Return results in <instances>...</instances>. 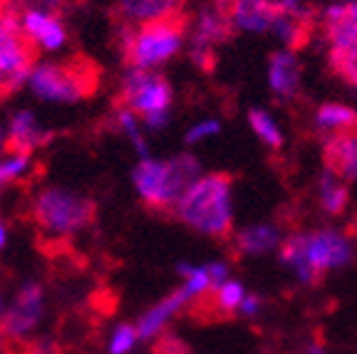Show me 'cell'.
Listing matches in <instances>:
<instances>
[{
    "instance_id": "obj_1",
    "label": "cell",
    "mask_w": 357,
    "mask_h": 354,
    "mask_svg": "<svg viewBox=\"0 0 357 354\" xmlns=\"http://www.w3.org/2000/svg\"><path fill=\"white\" fill-rule=\"evenodd\" d=\"M172 213L186 228L226 240L234 233V176L231 174H201L178 196Z\"/></svg>"
},
{
    "instance_id": "obj_2",
    "label": "cell",
    "mask_w": 357,
    "mask_h": 354,
    "mask_svg": "<svg viewBox=\"0 0 357 354\" xmlns=\"http://www.w3.org/2000/svg\"><path fill=\"white\" fill-rule=\"evenodd\" d=\"M189 15L184 10L162 20L127 28L122 35V57L129 67H139V70H156L167 65L184 47L189 38Z\"/></svg>"
},
{
    "instance_id": "obj_3",
    "label": "cell",
    "mask_w": 357,
    "mask_h": 354,
    "mask_svg": "<svg viewBox=\"0 0 357 354\" xmlns=\"http://www.w3.org/2000/svg\"><path fill=\"white\" fill-rule=\"evenodd\" d=\"M204 174L194 154H176L169 161L142 159L132 171V183L139 199L151 210H172L178 196Z\"/></svg>"
},
{
    "instance_id": "obj_4",
    "label": "cell",
    "mask_w": 357,
    "mask_h": 354,
    "mask_svg": "<svg viewBox=\"0 0 357 354\" xmlns=\"http://www.w3.org/2000/svg\"><path fill=\"white\" fill-rule=\"evenodd\" d=\"M28 84L35 97H40L43 102L73 105L97 92L100 70L87 57H75L67 62H43L33 67Z\"/></svg>"
},
{
    "instance_id": "obj_5",
    "label": "cell",
    "mask_w": 357,
    "mask_h": 354,
    "mask_svg": "<svg viewBox=\"0 0 357 354\" xmlns=\"http://www.w3.org/2000/svg\"><path fill=\"white\" fill-rule=\"evenodd\" d=\"M97 213L95 201L73 188L47 186L33 203V218L50 236H75L92 223Z\"/></svg>"
},
{
    "instance_id": "obj_6",
    "label": "cell",
    "mask_w": 357,
    "mask_h": 354,
    "mask_svg": "<svg viewBox=\"0 0 357 354\" xmlns=\"http://www.w3.org/2000/svg\"><path fill=\"white\" fill-rule=\"evenodd\" d=\"M117 100L137 116H146L154 111H172L174 89L169 79L156 70L127 67Z\"/></svg>"
},
{
    "instance_id": "obj_7",
    "label": "cell",
    "mask_w": 357,
    "mask_h": 354,
    "mask_svg": "<svg viewBox=\"0 0 357 354\" xmlns=\"http://www.w3.org/2000/svg\"><path fill=\"white\" fill-rule=\"evenodd\" d=\"M303 250H305L307 263L318 272V277H323L330 270H340V268L350 266L355 258L352 240L335 228L303 231Z\"/></svg>"
},
{
    "instance_id": "obj_8",
    "label": "cell",
    "mask_w": 357,
    "mask_h": 354,
    "mask_svg": "<svg viewBox=\"0 0 357 354\" xmlns=\"http://www.w3.org/2000/svg\"><path fill=\"white\" fill-rule=\"evenodd\" d=\"M45 310V290L40 282H25L17 290L15 300L6 310V317H0L3 337L25 339L35 327L40 325V317Z\"/></svg>"
},
{
    "instance_id": "obj_9",
    "label": "cell",
    "mask_w": 357,
    "mask_h": 354,
    "mask_svg": "<svg viewBox=\"0 0 357 354\" xmlns=\"http://www.w3.org/2000/svg\"><path fill=\"white\" fill-rule=\"evenodd\" d=\"M38 50L25 35L0 47V100L20 92L35 67Z\"/></svg>"
},
{
    "instance_id": "obj_10",
    "label": "cell",
    "mask_w": 357,
    "mask_h": 354,
    "mask_svg": "<svg viewBox=\"0 0 357 354\" xmlns=\"http://www.w3.org/2000/svg\"><path fill=\"white\" fill-rule=\"evenodd\" d=\"M189 50H204V52H216V45L229 43L234 38V28H231L229 15L223 10L218 0L204 6L194 17V25H189Z\"/></svg>"
},
{
    "instance_id": "obj_11",
    "label": "cell",
    "mask_w": 357,
    "mask_h": 354,
    "mask_svg": "<svg viewBox=\"0 0 357 354\" xmlns=\"http://www.w3.org/2000/svg\"><path fill=\"white\" fill-rule=\"evenodd\" d=\"M234 33H271L280 8L275 0H223Z\"/></svg>"
},
{
    "instance_id": "obj_12",
    "label": "cell",
    "mask_w": 357,
    "mask_h": 354,
    "mask_svg": "<svg viewBox=\"0 0 357 354\" xmlns=\"http://www.w3.org/2000/svg\"><path fill=\"white\" fill-rule=\"evenodd\" d=\"M303 67L298 60V52L275 50L268 57V87L278 102H293L301 94Z\"/></svg>"
},
{
    "instance_id": "obj_13",
    "label": "cell",
    "mask_w": 357,
    "mask_h": 354,
    "mask_svg": "<svg viewBox=\"0 0 357 354\" xmlns=\"http://www.w3.org/2000/svg\"><path fill=\"white\" fill-rule=\"evenodd\" d=\"M20 28H22V35H25L35 47H43V50H47V52L60 50L67 43V30H65V25H62L60 15L45 13V10H40V8H28V10L20 13Z\"/></svg>"
},
{
    "instance_id": "obj_14",
    "label": "cell",
    "mask_w": 357,
    "mask_h": 354,
    "mask_svg": "<svg viewBox=\"0 0 357 354\" xmlns=\"http://www.w3.org/2000/svg\"><path fill=\"white\" fill-rule=\"evenodd\" d=\"M323 28L330 50L357 45V0H333L323 10Z\"/></svg>"
},
{
    "instance_id": "obj_15",
    "label": "cell",
    "mask_w": 357,
    "mask_h": 354,
    "mask_svg": "<svg viewBox=\"0 0 357 354\" xmlns=\"http://www.w3.org/2000/svg\"><path fill=\"white\" fill-rule=\"evenodd\" d=\"M52 137H55V132L38 127V119H35L33 111L20 109L13 114L10 124H8L3 151H8V154H33L35 149L52 141Z\"/></svg>"
},
{
    "instance_id": "obj_16",
    "label": "cell",
    "mask_w": 357,
    "mask_h": 354,
    "mask_svg": "<svg viewBox=\"0 0 357 354\" xmlns=\"http://www.w3.org/2000/svg\"><path fill=\"white\" fill-rule=\"evenodd\" d=\"M186 305H191V298L184 290V285H181V288H176L174 293H169L164 300H159L156 305H151L149 310L142 312L139 320H137V325H134L137 337L139 339L159 337V334L169 327V322H172L178 312L184 310Z\"/></svg>"
},
{
    "instance_id": "obj_17",
    "label": "cell",
    "mask_w": 357,
    "mask_h": 354,
    "mask_svg": "<svg viewBox=\"0 0 357 354\" xmlns=\"http://www.w3.org/2000/svg\"><path fill=\"white\" fill-rule=\"evenodd\" d=\"M234 238V253L238 258H256V255L273 253L280 248L285 233L278 223H251V226L241 228V231L231 233Z\"/></svg>"
},
{
    "instance_id": "obj_18",
    "label": "cell",
    "mask_w": 357,
    "mask_h": 354,
    "mask_svg": "<svg viewBox=\"0 0 357 354\" xmlns=\"http://www.w3.org/2000/svg\"><path fill=\"white\" fill-rule=\"evenodd\" d=\"M325 169L342 178L345 183L357 181V132H342L323 139Z\"/></svg>"
},
{
    "instance_id": "obj_19",
    "label": "cell",
    "mask_w": 357,
    "mask_h": 354,
    "mask_svg": "<svg viewBox=\"0 0 357 354\" xmlns=\"http://www.w3.org/2000/svg\"><path fill=\"white\" fill-rule=\"evenodd\" d=\"M184 6L186 0H114V13L127 25H144L184 13Z\"/></svg>"
},
{
    "instance_id": "obj_20",
    "label": "cell",
    "mask_w": 357,
    "mask_h": 354,
    "mask_svg": "<svg viewBox=\"0 0 357 354\" xmlns=\"http://www.w3.org/2000/svg\"><path fill=\"white\" fill-rule=\"evenodd\" d=\"M278 261H280V266H285L296 275V280L301 282L303 288H312V285L320 282L318 272L310 268V263H307V258H305V250H303V231L288 233V236H285L278 248Z\"/></svg>"
},
{
    "instance_id": "obj_21",
    "label": "cell",
    "mask_w": 357,
    "mask_h": 354,
    "mask_svg": "<svg viewBox=\"0 0 357 354\" xmlns=\"http://www.w3.org/2000/svg\"><path fill=\"white\" fill-rule=\"evenodd\" d=\"M312 127L323 134V139L342 132H357V109L340 102H325L312 114Z\"/></svg>"
},
{
    "instance_id": "obj_22",
    "label": "cell",
    "mask_w": 357,
    "mask_h": 354,
    "mask_svg": "<svg viewBox=\"0 0 357 354\" xmlns=\"http://www.w3.org/2000/svg\"><path fill=\"white\" fill-rule=\"evenodd\" d=\"M318 206L325 216H342L350 206V188L337 174L323 169L318 176Z\"/></svg>"
},
{
    "instance_id": "obj_23",
    "label": "cell",
    "mask_w": 357,
    "mask_h": 354,
    "mask_svg": "<svg viewBox=\"0 0 357 354\" xmlns=\"http://www.w3.org/2000/svg\"><path fill=\"white\" fill-rule=\"evenodd\" d=\"M310 28H312L310 20H301V17L278 13V17H275L273 25H271V33L283 43L285 50L298 52L303 45H307V40H310Z\"/></svg>"
},
{
    "instance_id": "obj_24",
    "label": "cell",
    "mask_w": 357,
    "mask_h": 354,
    "mask_svg": "<svg viewBox=\"0 0 357 354\" xmlns=\"http://www.w3.org/2000/svg\"><path fill=\"white\" fill-rule=\"evenodd\" d=\"M248 124H251L253 134L261 139V144L268 146L271 151H280L285 146V137L280 132L275 116L268 109H261V107H253L248 109Z\"/></svg>"
},
{
    "instance_id": "obj_25",
    "label": "cell",
    "mask_w": 357,
    "mask_h": 354,
    "mask_svg": "<svg viewBox=\"0 0 357 354\" xmlns=\"http://www.w3.org/2000/svg\"><path fill=\"white\" fill-rule=\"evenodd\" d=\"M114 122H117L119 132L124 134V137L132 141V146L137 149V154H139V159H151L149 154V144H146V139L142 137V129H139V116L134 114V111H129L127 107H119L117 111H114Z\"/></svg>"
},
{
    "instance_id": "obj_26",
    "label": "cell",
    "mask_w": 357,
    "mask_h": 354,
    "mask_svg": "<svg viewBox=\"0 0 357 354\" xmlns=\"http://www.w3.org/2000/svg\"><path fill=\"white\" fill-rule=\"evenodd\" d=\"M30 167V154H8L6 159H0V191L8 183L17 181Z\"/></svg>"
},
{
    "instance_id": "obj_27",
    "label": "cell",
    "mask_w": 357,
    "mask_h": 354,
    "mask_svg": "<svg viewBox=\"0 0 357 354\" xmlns=\"http://www.w3.org/2000/svg\"><path fill=\"white\" fill-rule=\"evenodd\" d=\"M137 342H139V337H137L134 325H117L114 327V332H112V337H109V344H107V352L109 354H129Z\"/></svg>"
},
{
    "instance_id": "obj_28",
    "label": "cell",
    "mask_w": 357,
    "mask_h": 354,
    "mask_svg": "<svg viewBox=\"0 0 357 354\" xmlns=\"http://www.w3.org/2000/svg\"><path fill=\"white\" fill-rule=\"evenodd\" d=\"M22 28H20V13L10 10V8L0 6V47L10 40L20 38Z\"/></svg>"
},
{
    "instance_id": "obj_29",
    "label": "cell",
    "mask_w": 357,
    "mask_h": 354,
    "mask_svg": "<svg viewBox=\"0 0 357 354\" xmlns=\"http://www.w3.org/2000/svg\"><path fill=\"white\" fill-rule=\"evenodd\" d=\"M221 134V122L218 119H204V122L194 124V127L186 132L184 141L186 144H199V141H206L211 137H218Z\"/></svg>"
},
{
    "instance_id": "obj_30",
    "label": "cell",
    "mask_w": 357,
    "mask_h": 354,
    "mask_svg": "<svg viewBox=\"0 0 357 354\" xmlns=\"http://www.w3.org/2000/svg\"><path fill=\"white\" fill-rule=\"evenodd\" d=\"M154 354H191L189 344L184 339H178L176 334L172 332H164L159 337H154Z\"/></svg>"
},
{
    "instance_id": "obj_31",
    "label": "cell",
    "mask_w": 357,
    "mask_h": 354,
    "mask_svg": "<svg viewBox=\"0 0 357 354\" xmlns=\"http://www.w3.org/2000/svg\"><path fill=\"white\" fill-rule=\"evenodd\" d=\"M206 270H208V280H211V290L221 288L223 282H226L231 277V266L226 261L206 263Z\"/></svg>"
},
{
    "instance_id": "obj_32",
    "label": "cell",
    "mask_w": 357,
    "mask_h": 354,
    "mask_svg": "<svg viewBox=\"0 0 357 354\" xmlns=\"http://www.w3.org/2000/svg\"><path fill=\"white\" fill-rule=\"evenodd\" d=\"M261 312H263V298H261V295H258V293H245L243 300H241L238 315L253 320V317H258Z\"/></svg>"
},
{
    "instance_id": "obj_33",
    "label": "cell",
    "mask_w": 357,
    "mask_h": 354,
    "mask_svg": "<svg viewBox=\"0 0 357 354\" xmlns=\"http://www.w3.org/2000/svg\"><path fill=\"white\" fill-rule=\"evenodd\" d=\"M169 116H172V111H154V114L142 116L139 122H144V127L151 129V132H159L169 124Z\"/></svg>"
},
{
    "instance_id": "obj_34",
    "label": "cell",
    "mask_w": 357,
    "mask_h": 354,
    "mask_svg": "<svg viewBox=\"0 0 357 354\" xmlns=\"http://www.w3.org/2000/svg\"><path fill=\"white\" fill-rule=\"evenodd\" d=\"M67 6H70V0H35L33 8H40V10H45V13H52V15H62Z\"/></svg>"
},
{
    "instance_id": "obj_35",
    "label": "cell",
    "mask_w": 357,
    "mask_h": 354,
    "mask_svg": "<svg viewBox=\"0 0 357 354\" xmlns=\"http://www.w3.org/2000/svg\"><path fill=\"white\" fill-rule=\"evenodd\" d=\"M305 354H330V349L325 347V342L320 337H312L310 342L305 344Z\"/></svg>"
},
{
    "instance_id": "obj_36",
    "label": "cell",
    "mask_w": 357,
    "mask_h": 354,
    "mask_svg": "<svg viewBox=\"0 0 357 354\" xmlns=\"http://www.w3.org/2000/svg\"><path fill=\"white\" fill-rule=\"evenodd\" d=\"M6 243H8V228H6V223L0 221V250L6 248Z\"/></svg>"
},
{
    "instance_id": "obj_37",
    "label": "cell",
    "mask_w": 357,
    "mask_h": 354,
    "mask_svg": "<svg viewBox=\"0 0 357 354\" xmlns=\"http://www.w3.org/2000/svg\"><path fill=\"white\" fill-rule=\"evenodd\" d=\"M0 317H3V298H0ZM0 344H3V330H0Z\"/></svg>"
},
{
    "instance_id": "obj_38",
    "label": "cell",
    "mask_w": 357,
    "mask_h": 354,
    "mask_svg": "<svg viewBox=\"0 0 357 354\" xmlns=\"http://www.w3.org/2000/svg\"><path fill=\"white\" fill-rule=\"evenodd\" d=\"M8 3H13V0H0V6H8Z\"/></svg>"
}]
</instances>
